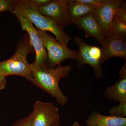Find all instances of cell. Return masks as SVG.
Listing matches in <instances>:
<instances>
[{
  "mask_svg": "<svg viewBox=\"0 0 126 126\" xmlns=\"http://www.w3.org/2000/svg\"><path fill=\"white\" fill-rule=\"evenodd\" d=\"M31 68L33 79L32 84L54 97L59 104L65 106L68 98L62 92L59 83L61 79L68 77L72 65H60L51 69L44 64H38L33 62L31 64Z\"/></svg>",
  "mask_w": 126,
  "mask_h": 126,
  "instance_id": "1",
  "label": "cell"
},
{
  "mask_svg": "<svg viewBox=\"0 0 126 126\" xmlns=\"http://www.w3.org/2000/svg\"><path fill=\"white\" fill-rule=\"evenodd\" d=\"M29 36L25 35L17 43L15 53L10 58L0 62V75L5 77L16 75L24 77L32 83L33 79L31 64L27 60L28 55L34 53Z\"/></svg>",
  "mask_w": 126,
  "mask_h": 126,
  "instance_id": "2",
  "label": "cell"
},
{
  "mask_svg": "<svg viewBox=\"0 0 126 126\" xmlns=\"http://www.w3.org/2000/svg\"><path fill=\"white\" fill-rule=\"evenodd\" d=\"M15 9L22 12L37 29L42 31L50 32L55 35L59 43L67 46L71 38L54 20L41 14L38 8L31 0H18Z\"/></svg>",
  "mask_w": 126,
  "mask_h": 126,
  "instance_id": "3",
  "label": "cell"
},
{
  "mask_svg": "<svg viewBox=\"0 0 126 126\" xmlns=\"http://www.w3.org/2000/svg\"><path fill=\"white\" fill-rule=\"evenodd\" d=\"M37 34L47 50V61L45 65L48 68H55L61 62L68 59H77L78 53L62 45L46 32L36 28Z\"/></svg>",
  "mask_w": 126,
  "mask_h": 126,
  "instance_id": "4",
  "label": "cell"
},
{
  "mask_svg": "<svg viewBox=\"0 0 126 126\" xmlns=\"http://www.w3.org/2000/svg\"><path fill=\"white\" fill-rule=\"evenodd\" d=\"M10 12L16 16L22 30L27 32L29 35L30 41L36 55L35 61L34 63L38 64H45L47 61V52L42 40L37 34L36 28L34 27L33 23L19 10L14 9Z\"/></svg>",
  "mask_w": 126,
  "mask_h": 126,
  "instance_id": "5",
  "label": "cell"
},
{
  "mask_svg": "<svg viewBox=\"0 0 126 126\" xmlns=\"http://www.w3.org/2000/svg\"><path fill=\"white\" fill-rule=\"evenodd\" d=\"M31 113V126H52L60 121L59 109L51 102L37 101Z\"/></svg>",
  "mask_w": 126,
  "mask_h": 126,
  "instance_id": "6",
  "label": "cell"
},
{
  "mask_svg": "<svg viewBox=\"0 0 126 126\" xmlns=\"http://www.w3.org/2000/svg\"><path fill=\"white\" fill-rule=\"evenodd\" d=\"M101 49L102 63L113 57H120L126 60V37L117 34L112 29L105 36V41Z\"/></svg>",
  "mask_w": 126,
  "mask_h": 126,
  "instance_id": "7",
  "label": "cell"
},
{
  "mask_svg": "<svg viewBox=\"0 0 126 126\" xmlns=\"http://www.w3.org/2000/svg\"><path fill=\"white\" fill-rule=\"evenodd\" d=\"M122 2V0H103L94 11L93 15L105 36L112 29L114 14Z\"/></svg>",
  "mask_w": 126,
  "mask_h": 126,
  "instance_id": "8",
  "label": "cell"
},
{
  "mask_svg": "<svg viewBox=\"0 0 126 126\" xmlns=\"http://www.w3.org/2000/svg\"><path fill=\"white\" fill-rule=\"evenodd\" d=\"M68 0H53L48 4L38 8L41 15L52 18L61 27H64L72 22L68 11Z\"/></svg>",
  "mask_w": 126,
  "mask_h": 126,
  "instance_id": "9",
  "label": "cell"
},
{
  "mask_svg": "<svg viewBox=\"0 0 126 126\" xmlns=\"http://www.w3.org/2000/svg\"><path fill=\"white\" fill-rule=\"evenodd\" d=\"M74 42L78 45V56L76 60L79 67H83L86 64L92 66L94 70V74L96 78L99 79L103 76L101 61L94 58L89 51L90 45L88 44L83 39L75 37Z\"/></svg>",
  "mask_w": 126,
  "mask_h": 126,
  "instance_id": "10",
  "label": "cell"
},
{
  "mask_svg": "<svg viewBox=\"0 0 126 126\" xmlns=\"http://www.w3.org/2000/svg\"><path fill=\"white\" fill-rule=\"evenodd\" d=\"M74 24L84 31L85 38L92 36L96 39L99 44L103 45L105 41V35L94 19L93 13L79 18Z\"/></svg>",
  "mask_w": 126,
  "mask_h": 126,
  "instance_id": "11",
  "label": "cell"
},
{
  "mask_svg": "<svg viewBox=\"0 0 126 126\" xmlns=\"http://www.w3.org/2000/svg\"><path fill=\"white\" fill-rule=\"evenodd\" d=\"M87 126H126V118L106 116L93 111L86 119Z\"/></svg>",
  "mask_w": 126,
  "mask_h": 126,
  "instance_id": "12",
  "label": "cell"
},
{
  "mask_svg": "<svg viewBox=\"0 0 126 126\" xmlns=\"http://www.w3.org/2000/svg\"><path fill=\"white\" fill-rule=\"evenodd\" d=\"M105 97L119 103L126 102V78L120 79L112 86L106 89Z\"/></svg>",
  "mask_w": 126,
  "mask_h": 126,
  "instance_id": "13",
  "label": "cell"
},
{
  "mask_svg": "<svg viewBox=\"0 0 126 126\" xmlns=\"http://www.w3.org/2000/svg\"><path fill=\"white\" fill-rule=\"evenodd\" d=\"M96 7L81 4L75 0H68L67 3L68 11L72 23L73 24L79 18L88 14L93 13Z\"/></svg>",
  "mask_w": 126,
  "mask_h": 126,
  "instance_id": "14",
  "label": "cell"
},
{
  "mask_svg": "<svg viewBox=\"0 0 126 126\" xmlns=\"http://www.w3.org/2000/svg\"><path fill=\"white\" fill-rule=\"evenodd\" d=\"M110 116L119 117H126V102L119 103V106L110 108L109 110Z\"/></svg>",
  "mask_w": 126,
  "mask_h": 126,
  "instance_id": "15",
  "label": "cell"
},
{
  "mask_svg": "<svg viewBox=\"0 0 126 126\" xmlns=\"http://www.w3.org/2000/svg\"><path fill=\"white\" fill-rule=\"evenodd\" d=\"M112 29L120 35L126 37V24L122 21L113 19Z\"/></svg>",
  "mask_w": 126,
  "mask_h": 126,
  "instance_id": "16",
  "label": "cell"
},
{
  "mask_svg": "<svg viewBox=\"0 0 126 126\" xmlns=\"http://www.w3.org/2000/svg\"><path fill=\"white\" fill-rule=\"evenodd\" d=\"M113 19L122 21L126 24V7L125 2H122L115 12Z\"/></svg>",
  "mask_w": 126,
  "mask_h": 126,
  "instance_id": "17",
  "label": "cell"
},
{
  "mask_svg": "<svg viewBox=\"0 0 126 126\" xmlns=\"http://www.w3.org/2000/svg\"><path fill=\"white\" fill-rule=\"evenodd\" d=\"M17 1L16 0H0V13L15 9Z\"/></svg>",
  "mask_w": 126,
  "mask_h": 126,
  "instance_id": "18",
  "label": "cell"
},
{
  "mask_svg": "<svg viewBox=\"0 0 126 126\" xmlns=\"http://www.w3.org/2000/svg\"><path fill=\"white\" fill-rule=\"evenodd\" d=\"M32 113L27 117L19 119L12 126H31Z\"/></svg>",
  "mask_w": 126,
  "mask_h": 126,
  "instance_id": "19",
  "label": "cell"
},
{
  "mask_svg": "<svg viewBox=\"0 0 126 126\" xmlns=\"http://www.w3.org/2000/svg\"><path fill=\"white\" fill-rule=\"evenodd\" d=\"M79 3L97 7L103 1V0H75Z\"/></svg>",
  "mask_w": 126,
  "mask_h": 126,
  "instance_id": "20",
  "label": "cell"
},
{
  "mask_svg": "<svg viewBox=\"0 0 126 126\" xmlns=\"http://www.w3.org/2000/svg\"><path fill=\"white\" fill-rule=\"evenodd\" d=\"M31 1L38 8L45 6L51 1V0H31Z\"/></svg>",
  "mask_w": 126,
  "mask_h": 126,
  "instance_id": "21",
  "label": "cell"
},
{
  "mask_svg": "<svg viewBox=\"0 0 126 126\" xmlns=\"http://www.w3.org/2000/svg\"><path fill=\"white\" fill-rule=\"evenodd\" d=\"M7 83V80L5 77L0 75V90L4 89Z\"/></svg>",
  "mask_w": 126,
  "mask_h": 126,
  "instance_id": "22",
  "label": "cell"
},
{
  "mask_svg": "<svg viewBox=\"0 0 126 126\" xmlns=\"http://www.w3.org/2000/svg\"><path fill=\"white\" fill-rule=\"evenodd\" d=\"M119 74H121V78L120 79L124 78H126V61L124 63L123 67L120 70Z\"/></svg>",
  "mask_w": 126,
  "mask_h": 126,
  "instance_id": "23",
  "label": "cell"
},
{
  "mask_svg": "<svg viewBox=\"0 0 126 126\" xmlns=\"http://www.w3.org/2000/svg\"><path fill=\"white\" fill-rule=\"evenodd\" d=\"M82 126V125H80V124H79V122L78 121H77L74 122V123H73L72 126Z\"/></svg>",
  "mask_w": 126,
  "mask_h": 126,
  "instance_id": "24",
  "label": "cell"
},
{
  "mask_svg": "<svg viewBox=\"0 0 126 126\" xmlns=\"http://www.w3.org/2000/svg\"><path fill=\"white\" fill-rule=\"evenodd\" d=\"M52 126H61L60 121L57 122V123H56L54 125H53Z\"/></svg>",
  "mask_w": 126,
  "mask_h": 126,
  "instance_id": "25",
  "label": "cell"
}]
</instances>
